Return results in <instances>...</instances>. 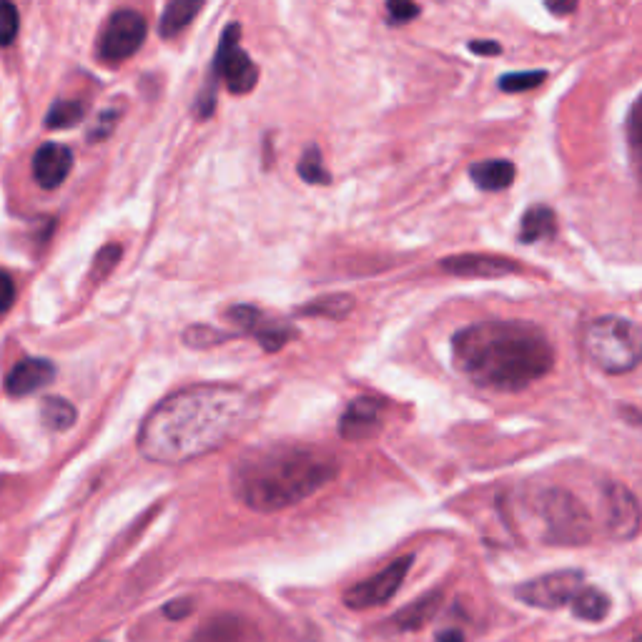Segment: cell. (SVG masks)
I'll return each instance as SVG.
<instances>
[{
  "label": "cell",
  "instance_id": "14",
  "mask_svg": "<svg viewBox=\"0 0 642 642\" xmlns=\"http://www.w3.org/2000/svg\"><path fill=\"white\" fill-rule=\"evenodd\" d=\"M73 169V153L63 143H46L33 156V179L41 189H58Z\"/></svg>",
  "mask_w": 642,
  "mask_h": 642
},
{
  "label": "cell",
  "instance_id": "16",
  "mask_svg": "<svg viewBox=\"0 0 642 642\" xmlns=\"http://www.w3.org/2000/svg\"><path fill=\"white\" fill-rule=\"evenodd\" d=\"M517 169L505 158H487L469 166V179L482 191H505L515 184Z\"/></svg>",
  "mask_w": 642,
  "mask_h": 642
},
{
  "label": "cell",
  "instance_id": "8",
  "mask_svg": "<svg viewBox=\"0 0 642 642\" xmlns=\"http://www.w3.org/2000/svg\"><path fill=\"white\" fill-rule=\"evenodd\" d=\"M582 587H585V575L580 570H557L517 587V597L530 607L560 610V607L572 605Z\"/></svg>",
  "mask_w": 642,
  "mask_h": 642
},
{
  "label": "cell",
  "instance_id": "9",
  "mask_svg": "<svg viewBox=\"0 0 642 642\" xmlns=\"http://www.w3.org/2000/svg\"><path fill=\"white\" fill-rule=\"evenodd\" d=\"M412 562V555L399 557V560H394L392 565H387L382 572L369 577V580L357 582L354 587H349L347 595H344V605H347L349 610H372V607L389 602L397 595L402 582L407 580V572L409 567H412Z\"/></svg>",
  "mask_w": 642,
  "mask_h": 642
},
{
  "label": "cell",
  "instance_id": "34",
  "mask_svg": "<svg viewBox=\"0 0 642 642\" xmlns=\"http://www.w3.org/2000/svg\"><path fill=\"white\" fill-rule=\"evenodd\" d=\"M189 610H191L189 600H176V602H169V605L164 607L166 617H171V620H181V617L189 615Z\"/></svg>",
  "mask_w": 642,
  "mask_h": 642
},
{
  "label": "cell",
  "instance_id": "28",
  "mask_svg": "<svg viewBox=\"0 0 642 642\" xmlns=\"http://www.w3.org/2000/svg\"><path fill=\"white\" fill-rule=\"evenodd\" d=\"M21 28V18H18V8L13 3L0 0V46H11Z\"/></svg>",
  "mask_w": 642,
  "mask_h": 642
},
{
  "label": "cell",
  "instance_id": "22",
  "mask_svg": "<svg viewBox=\"0 0 642 642\" xmlns=\"http://www.w3.org/2000/svg\"><path fill=\"white\" fill-rule=\"evenodd\" d=\"M191 642H241V625L231 615L214 617L196 630Z\"/></svg>",
  "mask_w": 642,
  "mask_h": 642
},
{
  "label": "cell",
  "instance_id": "20",
  "mask_svg": "<svg viewBox=\"0 0 642 642\" xmlns=\"http://www.w3.org/2000/svg\"><path fill=\"white\" fill-rule=\"evenodd\" d=\"M354 311V296L349 294H329L321 296V299L309 301L306 306H301V316H327V319L342 321L347 319Z\"/></svg>",
  "mask_w": 642,
  "mask_h": 642
},
{
  "label": "cell",
  "instance_id": "12",
  "mask_svg": "<svg viewBox=\"0 0 642 642\" xmlns=\"http://www.w3.org/2000/svg\"><path fill=\"white\" fill-rule=\"evenodd\" d=\"M229 319L236 321L244 332L254 334L256 339H259L261 347L266 349V352H279L281 347H286V342H289L291 337H294V332H291L289 327H284V324H276V321L266 319L264 314H261L256 306H246V304H239V306H231L229 309Z\"/></svg>",
  "mask_w": 642,
  "mask_h": 642
},
{
  "label": "cell",
  "instance_id": "35",
  "mask_svg": "<svg viewBox=\"0 0 642 642\" xmlns=\"http://www.w3.org/2000/svg\"><path fill=\"white\" fill-rule=\"evenodd\" d=\"M547 11L555 13V16H567V13L577 11V3H547Z\"/></svg>",
  "mask_w": 642,
  "mask_h": 642
},
{
  "label": "cell",
  "instance_id": "11",
  "mask_svg": "<svg viewBox=\"0 0 642 642\" xmlns=\"http://www.w3.org/2000/svg\"><path fill=\"white\" fill-rule=\"evenodd\" d=\"M439 269L452 276H464V279H497V276H510L520 271V264L515 259L495 254H457L439 259Z\"/></svg>",
  "mask_w": 642,
  "mask_h": 642
},
{
  "label": "cell",
  "instance_id": "24",
  "mask_svg": "<svg viewBox=\"0 0 642 642\" xmlns=\"http://www.w3.org/2000/svg\"><path fill=\"white\" fill-rule=\"evenodd\" d=\"M41 417L48 429H53V432H63V429L73 427V422H76V407H73L71 402H66V399L51 397L43 402Z\"/></svg>",
  "mask_w": 642,
  "mask_h": 642
},
{
  "label": "cell",
  "instance_id": "4",
  "mask_svg": "<svg viewBox=\"0 0 642 642\" xmlns=\"http://www.w3.org/2000/svg\"><path fill=\"white\" fill-rule=\"evenodd\" d=\"M640 329L622 316H600L582 334V347L605 374H627L640 362Z\"/></svg>",
  "mask_w": 642,
  "mask_h": 642
},
{
  "label": "cell",
  "instance_id": "10",
  "mask_svg": "<svg viewBox=\"0 0 642 642\" xmlns=\"http://www.w3.org/2000/svg\"><path fill=\"white\" fill-rule=\"evenodd\" d=\"M605 527L615 540H632L640 532V507L625 485H605Z\"/></svg>",
  "mask_w": 642,
  "mask_h": 642
},
{
  "label": "cell",
  "instance_id": "2",
  "mask_svg": "<svg viewBox=\"0 0 642 642\" xmlns=\"http://www.w3.org/2000/svg\"><path fill=\"white\" fill-rule=\"evenodd\" d=\"M452 359L474 387L522 392L555 367V349L540 327L520 319L477 321L452 337Z\"/></svg>",
  "mask_w": 642,
  "mask_h": 642
},
{
  "label": "cell",
  "instance_id": "18",
  "mask_svg": "<svg viewBox=\"0 0 642 642\" xmlns=\"http://www.w3.org/2000/svg\"><path fill=\"white\" fill-rule=\"evenodd\" d=\"M201 11L199 0H171L169 6L161 13V21H158V33L161 38L171 41V38L179 36L181 31L191 26V21L196 18V13Z\"/></svg>",
  "mask_w": 642,
  "mask_h": 642
},
{
  "label": "cell",
  "instance_id": "7",
  "mask_svg": "<svg viewBox=\"0 0 642 642\" xmlns=\"http://www.w3.org/2000/svg\"><path fill=\"white\" fill-rule=\"evenodd\" d=\"M146 18L131 8L113 13L98 36V58L103 63H123L146 41Z\"/></svg>",
  "mask_w": 642,
  "mask_h": 642
},
{
  "label": "cell",
  "instance_id": "36",
  "mask_svg": "<svg viewBox=\"0 0 642 642\" xmlns=\"http://www.w3.org/2000/svg\"><path fill=\"white\" fill-rule=\"evenodd\" d=\"M437 642H464V635L459 630H444L437 635Z\"/></svg>",
  "mask_w": 642,
  "mask_h": 642
},
{
  "label": "cell",
  "instance_id": "19",
  "mask_svg": "<svg viewBox=\"0 0 642 642\" xmlns=\"http://www.w3.org/2000/svg\"><path fill=\"white\" fill-rule=\"evenodd\" d=\"M439 605H442V592L434 590L429 592V595L419 597V600L409 602L407 607H402V610L394 615L392 622L397 627H402V630H419V627L427 625V622L437 615Z\"/></svg>",
  "mask_w": 642,
  "mask_h": 642
},
{
  "label": "cell",
  "instance_id": "33",
  "mask_svg": "<svg viewBox=\"0 0 642 642\" xmlns=\"http://www.w3.org/2000/svg\"><path fill=\"white\" fill-rule=\"evenodd\" d=\"M469 51L477 53V56H497V53H502V46L497 41H472Z\"/></svg>",
  "mask_w": 642,
  "mask_h": 642
},
{
  "label": "cell",
  "instance_id": "23",
  "mask_svg": "<svg viewBox=\"0 0 642 642\" xmlns=\"http://www.w3.org/2000/svg\"><path fill=\"white\" fill-rule=\"evenodd\" d=\"M301 179L311 186H329L332 184V174L324 166V158H321V151L316 146H309L299 158V166H296Z\"/></svg>",
  "mask_w": 642,
  "mask_h": 642
},
{
  "label": "cell",
  "instance_id": "13",
  "mask_svg": "<svg viewBox=\"0 0 642 642\" xmlns=\"http://www.w3.org/2000/svg\"><path fill=\"white\" fill-rule=\"evenodd\" d=\"M379 429H382V402L359 397L344 409L337 432L349 442H359V439H372L374 434H379Z\"/></svg>",
  "mask_w": 642,
  "mask_h": 642
},
{
  "label": "cell",
  "instance_id": "25",
  "mask_svg": "<svg viewBox=\"0 0 642 642\" xmlns=\"http://www.w3.org/2000/svg\"><path fill=\"white\" fill-rule=\"evenodd\" d=\"M86 116V106L81 101H56L51 106L46 116V126L48 128H71L78 126Z\"/></svg>",
  "mask_w": 642,
  "mask_h": 642
},
{
  "label": "cell",
  "instance_id": "37",
  "mask_svg": "<svg viewBox=\"0 0 642 642\" xmlns=\"http://www.w3.org/2000/svg\"><path fill=\"white\" fill-rule=\"evenodd\" d=\"M632 642H640V640H632Z\"/></svg>",
  "mask_w": 642,
  "mask_h": 642
},
{
  "label": "cell",
  "instance_id": "15",
  "mask_svg": "<svg viewBox=\"0 0 642 642\" xmlns=\"http://www.w3.org/2000/svg\"><path fill=\"white\" fill-rule=\"evenodd\" d=\"M53 377H56V367L48 359H23L8 372L6 392L11 397H28L53 382Z\"/></svg>",
  "mask_w": 642,
  "mask_h": 642
},
{
  "label": "cell",
  "instance_id": "26",
  "mask_svg": "<svg viewBox=\"0 0 642 642\" xmlns=\"http://www.w3.org/2000/svg\"><path fill=\"white\" fill-rule=\"evenodd\" d=\"M234 334H226V332H219V329L214 327H189L184 332V344L191 349H209V347H216V344H224L226 339H231Z\"/></svg>",
  "mask_w": 642,
  "mask_h": 642
},
{
  "label": "cell",
  "instance_id": "6",
  "mask_svg": "<svg viewBox=\"0 0 642 642\" xmlns=\"http://www.w3.org/2000/svg\"><path fill=\"white\" fill-rule=\"evenodd\" d=\"M241 26L239 23H229L226 31L221 33L219 51L214 58V73H211V83L224 81L226 88L236 96H244L256 88L259 81V68L254 66V61L249 58V53L239 46Z\"/></svg>",
  "mask_w": 642,
  "mask_h": 642
},
{
  "label": "cell",
  "instance_id": "17",
  "mask_svg": "<svg viewBox=\"0 0 642 642\" xmlns=\"http://www.w3.org/2000/svg\"><path fill=\"white\" fill-rule=\"evenodd\" d=\"M557 231V219L555 211L550 206H532V209L525 211L520 221V241L522 244H537V241H545L550 236H555Z\"/></svg>",
  "mask_w": 642,
  "mask_h": 642
},
{
  "label": "cell",
  "instance_id": "21",
  "mask_svg": "<svg viewBox=\"0 0 642 642\" xmlns=\"http://www.w3.org/2000/svg\"><path fill=\"white\" fill-rule=\"evenodd\" d=\"M572 610H575V617H580V620L600 622L610 612V597L602 590H597V587H582L580 595L572 600Z\"/></svg>",
  "mask_w": 642,
  "mask_h": 642
},
{
  "label": "cell",
  "instance_id": "31",
  "mask_svg": "<svg viewBox=\"0 0 642 642\" xmlns=\"http://www.w3.org/2000/svg\"><path fill=\"white\" fill-rule=\"evenodd\" d=\"M16 301V284H13L11 274L0 269V314H6Z\"/></svg>",
  "mask_w": 642,
  "mask_h": 642
},
{
  "label": "cell",
  "instance_id": "30",
  "mask_svg": "<svg viewBox=\"0 0 642 642\" xmlns=\"http://www.w3.org/2000/svg\"><path fill=\"white\" fill-rule=\"evenodd\" d=\"M419 16V6L407 3V0H389L387 3V21L389 26H404Z\"/></svg>",
  "mask_w": 642,
  "mask_h": 642
},
{
  "label": "cell",
  "instance_id": "32",
  "mask_svg": "<svg viewBox=\"0 0 642 642\" xmlns=\"http://www.w3.org/2000/svg\"><path fill=\"white\" fill-rule=\"evenodd\" d=\"M116 118H118L116 111H106L103 116H98V126L88 133V138H93V141H98V138H106L108 133L113 131V126H116Z\"/></svg>",
  "mask_w": 642,
  "mask_h": 642
},
{
  "label": "cell",
  "instance_id": "5",
  "mask_svg": "<svg viewBox=\"0 0 642 642\" xmlns=\"http://www.w3.org/2000/svg\"><path fill=\"white\" fill-rule=\"evenodd\" d=\"M540 517H542V537L550 545L577 547L587 545L592 537L590 512L582 507V502L567 490H547L540 497Z\"/></svg>",
  "mask_w": 642,
  "mask_h": 642
},
{
  "label": "cell",
  "instance_id": "1",
  "mask_svg": "<svg viewBox=\"0 0 642 642\" xmlns=\"http://www.w3.org/2000/svg\"><path fill=\"white\" fill-rule=\"evenodd\" d=\"M254 399L234 384H194L158 402L138 429L148 462L184 464L224 447L249 422Z\"/></svg>",
  "mask_w": 642,
  "mask_h": 642
},
{
  "label": "cell",
  "instance_id": "27",
  "mask_svg": "<svg viewBox=\"0 0 642 642\" xmlns=\"http://www.w3.org/2000/svg\"><path fill=\"white\" fill-rule=\"evenodd\" d=\"M547 78L545 71H527V73H507L500 78V88L507 93H522L532 91V88L542 86V81Z\"/></svg>",
  "mask_w": 642,
  "mask_h": 642
},
{
  "label": "cell",
  "instance_id": "29",
  "mask_svg": "<svg viewBox=\"0 0 642 642\" xmlns=\"http://www.w3.org/2000/svg\"><path fill=\"white\" fill-rule=\"evenodd\" d=\"M121 246L118 244H108L103 246L101 251L96 254V264H93V279H103V276H108L113 271V266L121 261Z\"/></svg>",
  "mask_w": 642,
  "mask_h": 642
},
{
  "label": "cell",
  "instance_id": "3",
  "mask_svg": "<svg viewBox=\"0 0 642 642\" xmlns=\"http://www.w3.org/2000/svg\"><path fill=\"white\" fill-rule=\"evenodd\" d=\"M337 459L301 444L251 449L231 467L236 500L254 512H281L327 487L337 477Z\"/></svg>",
  "mask_w": 642,
  "mask_h": 642
}]
</instances>
